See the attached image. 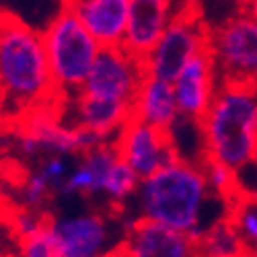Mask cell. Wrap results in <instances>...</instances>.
<instances>
[{
    "label": "cell",
    "instance_id": "cell-1",
    "mask_svg": "<svg viewBox=\"0 0 257 257\" xmlns=\"http://www.w3.org/2000/svg\"><path fill=\"white\" fill-rule=\"evenodd\" d=\"M230 204L232 200L210 187L202 163L175 157L153 175L140 179L136 196L125 210L136 218L161 222L198 239L210 224L226 218L214 210H230Z\"/></svg>",
    "mask_w": 257,
    "mask_h": 257
},
{
    "label": "cell",
    "instance_id": "cell-2",
    "mask_svg": "<svg viewBox=\"0 0 257 257\" xmlns=\"http://www.w3.org/2000/svg\"><path fill=\"white\" fill-rule=\"evenodd\" d=\"M60 103L44 35L11 11H0V125H19L39 107Z\"/></svg>",
    "mask_w": 257,
    "mask_h": 257
},
{
    "label": "cell",
    "instance_id": "cell-3",
    "mask_svg": "<svg viewBox=\"0 0 257 257\" xmlns=\"http://www.w3.org/2000/svg\"><path fill=\"white\" fill-rule=\"evenodd\" d=\"M206 159L232 171L257 159V82H220L200 119Z\"/></svg>",
    "mask_w": 257,
    "mask_h": 257
},
{
    "label": "cell",
    "instance_id": "cell-4",
    "mask_svg": "<svg viewBox=\"0 0 257 257\" xmlns=\"http://www.w3.org/2000/svg\"><path fill=\"white\" fill-rule=\"evenodd\" d=\"M41 35L58 97L68 99L76 95L101 52V44L89 33L70 7H64L41 29Z\"/></svg>",
    "mask_w": 257,
    "mask_h": 257
},
{
    "label": "cell",
    "instance_id": "cell-5",
    "mask_svg": "<svg viewBox=\"0 0 257 257\" xmlns=\"http://www.w3.org/2000/svg\"><path fill=\"white\" fill-rule=\"evenodd\" d=\"M136 216L127 210H74L50 218L66 257H103L119 251Z\"/></svg>",
    "mask_w": 257,
    "mask_h": 257
},
{
    "label": "cell",
    "instance_id": "cell-6",
    "mask_svg": "<svg viewBox=\"0 0 257 257\" xmlns=\"http://www.w3.org/2000/svg\"><path fill=\"white\" fill-rule=\"evenodd\" d=\"M17 127L19 151L25 159H41L46 155L80 157L103 142H113L103 140L87 127L68 123L60 113V103L39 107Z\"/></svg>",
    "mask_w": 257,
    "mask_h": 257
},
{
    "label": "cell",
    "instance_id": "cell-7",
    "mask_svg": "<svg viewBox=\"0 0 257 257\" xmlns=\"http://www.w3.org/2000/svg\"><path fill=\"white\" fill-rule=\"evenodd\" d=\"M208 52L220 82H257V23L243 7L210 27Z\"/></svg>",
    "mask_w": 257,
    "mask_h": 257
},
{
    "label": "cell",
    "instance_id": "cell-8",
    "mask_svg": "<svg viewBox=\"0 0 257 257\" xmlns=\"http://www.w3.org/2000/svg\"><path fill=\"white\" fill-rule=\"evenodd\" d=\"M208 37L210 27L202 19L200 9L179 11L151 52L142 58L146 74L173 80L191 58L208 50Z\"/></svg>",
    "mask_w": 257,
    "mask_h": 257
},
{
    "label": "cell",
    "instance_id": "cell-9",
    "mask_svg": "<svg viewBox=\"0 0 257 257\" xmlns=\"http://www.w3.org/2000/svg\"><path fill=\"white\" fill-rule=\"evenodd\" d=\"M146 76L144 60L123 46H107L97 54L80 93L130 103Z\"/></svg>",
    "mask_w": 257,
    "mask_h": 257
},
{
    "label": "cell",
    "instance_id": "cell-10",
    "mask_svg": "<svg viewBox=\"0 0 257 257\" xmlns=\"http://www.w3.org/2000/svg\"><path fill=\"white\" fill-rule=\"evenodd\" d=\"M113 144L119 159L140 179L153 175L157 169L177 157L167 130H161L136 117H130L123 123V127L113 138Z\"/></svg>",
    "mask_w": 257,
    "mask_h": 257
},
{
    "label": "cell",
    "instance_id": "cell-11",
    "mask_svg": "<svg viewBox=\"0 0 257 257\" xmlns=\"http://www.w3.org/2000/svg\"><path fill=\"white\" fill-rule=\"evenodd\" d=\"M60 113L72 125L87 127L103 140H113L132 117V105L78 91L68 99H60Z\"/></svg>",
    "mask_w": 257,
    "mask_h": 257
},
{
    "label": "cell",
    "instance_id": "cell-12",
    "mask_svg": "<svg viewBox=\"0 0 257 257\" xmlns=\"http://www.w3.org/2000/svg\"><path fill=\"white\" fill-rule=\"evenodd\" d=\"M171 82H173L179 115L194 121H200L204 117L220 87V78L208 50L191 58Z\"/></svg>",
    "mask_w": 257,
    "mask_h": 257
},
{
    "label": "cell",
    "instance_id": "cell-13",
    "mask_svg": "<svg viewBox=\"0 0 257 257\" xmlns=\"http://www.w3.org/2000/svg\"><path fill=\"white\" fill-rule=\"evenodd\" d=\"M121 253L125 257H198V245L183 230L136 218L125 232Z\"/></svg>",
    "mask_w": 257,
    "mask_h": 257
},
{
    "label": "cell",
    "instance_id": "cell-14",
    "mask_svg": "<svg viewBox=\"0 0 257 257\" xmlns=\"http://www.w3.org/2000/svg\"><path fill=\"white\" fill-rule=\"evenodd\" d=\"M177 13L175 0H127V29L121 46L144 58Z\"/></svg>",
    "mask_w": 257,
    "mask_h": 257
},
{
    "label": "cell",
    "instance_id": "cell-15",
    "mask_svg": "<svg viewBox=\"0 0 257 257\" xmlns=\"http://www.w3.org/2000/svg\"><path fill=\"white\" fill-rule=\"evenodd\" d=\"M117 148L113 142H103L84 155L70 167L66 181L62 183L58 196L64 198H97L101 196V187L107 171L117 161Z\"/></svg>",
    "mask_w": 257,
    "mask_h": 257
},
{
    "label": "cell",
    "instance_id": "cell-16",
    "mask_svg": "<svg viewBox=\"0 0 257 257\" xmlns=\"http://www.w3.org/2000/svg\"><path fill=\"white\" fill-rule=\"evenodd\" d=\"M70 9L101 48L123 44L127 29V0H82Z\"/></svg>",
    "mask_w": 257,
    "mask_h": 257
},
{
    "label": "cell",
    "instance_id": "cell-17",
    "mask_svg": "<svg viewBox=\"0 0 257 257\" xmlns=\"http://www.w3.org/2000/svg\"><path fill=\"white\" fill-rule=\"evenodd\" d=\"M132 117L169 132L181 117L173 82L146 74L132 101Z\"/></svg>",
    "mask_w": 257,
    "mask_h": 257
},
{
    "label": "cell",
    "instance_id": "cell-18",
    "mask_svg": "<svg viewBox=\"0 0 257 257\" xmlns=\"http://www.w3.org/2000/svg\"><path fill=\"white\" fill-rule=\"evenodd\" d=\"M198 257H243V247L232 222L220 218L196 239Z\"/></svg>",
    "mask_w": 257,
    "mask_h": 257
},
{
    "label": "cell",
    "instance_id": "cell-19",
    "mask_svg": "<svg viewBox=\"0 0 257 257\" xmlns=\"http://www.w3.org/2000/svg\"><path fill=\"white\" fill-rule=\"evenodd\" d=\"M228 220L239 234L243 257H257V196H237L230 204Z\"/></svg>",
    "mask_w": 257,
    "mask_h": 257
},
{
    "label": "cell",
    "instance_id": "cell-20",
    "mask_svg": "<svg viewBox=\"0 0 257 257\" xmlns=\"http://www.w3.org/2000/svg\"><path fill=\"white\" fill-rule=\"evenodd\" d=\"M17 257H66L50 220L29 237L17 239Z\"/></svg>",
    "mask_w": 257,
    "mask_h": 257
},
{
    "label": "cell",
    "instance_id": "cell-21",
    "mask_svg": "<svg viewBox=\"0 0 257 257\" xmlns=\"http://www.w3.org/2000/svg\"><path fill=\"white\" fill-rule=\"evenodd\" d=\"M56 194H58V191H56V187L52 185V181L35 167L31 173L27 175L23 187H21L19 198H21V206L35 208V210H44L46 204H48Z\"/></svg>",
    "mask_w": 257,
    "mask_h": 257
},
{
    "label": "cell",
    "instance_id": "cell-22",
    "mask_svg": "<svg viewBox=\"0 0 257 257\" xmlns=\"http://www.w3.org/2000/svg\"><path fill=\"white\" fill-rule=\"evenodd\" d=\"M204 173L206 179L210 183V187L216 191L218 196L234 200L237 198V187H234V171L230 167H226L220 161H214V159H206L204 163Z\"/></svg>",
    "mask_w": 257,
    "mask_h": 257
},
{
    "label": "cell",
    "instance_id": "cell-23",
    "mask_svg": "<svg viewBox=\"0 0 257 257\" xmlns=\"http://www.w3.org/2000/svg\"><path fill=\"white\" fill-rule=\"evenodd\" d=\"M50 220V216L44 212V210H35V208H25L21 206L11 218V232L15 234V239H23V237H29L35 230H39L46 222Z\"/></svg>",
    "mask_w": 257,
    "mask_h": 257
},
{
    "label": "cell",
    "instance_id": "cell-24",
    "mask_svg": "<svg viewBox=\"0 0 257 257\" xmlns=\"http://www.w3.org/2000/svg\"><path fill=\"white\" fill-rule=\"evenodd\" d=\"M0 257H17V239L9 230L0 228Z\"/></svg>",
    "mask_w": 257,
    "mask_h": 257
},
{
    "label": "cell",
    "instance_id": "cell-25",
    "mask_svg": "<svg viewBox=\"0 0 257 257\" xmlns=\"http://www.w3.org/2000/svg\"><path fill=\"white\" fill-rule=\"evenodd\" d=\"M175 3L179 11H185V9H200L206 0H175Z\"/></svg>",
    "mask_w": 257,
    "mask_h": 257
},
{
    "label": "cell",
    "instance_id": "cell-26",
    "mask_svg": "<svg viewBox=\"0 0 257 257\" xmlns=\"http://www.w3.org/2000/svg\"><path fill=\"white\" fill-rule=\"evenodd\" d=\"M241 7H243V11L257 23V0H247V3L241 5Z\"/></svg>",
    "mask_w": 257,
    "mask_h": 257
},
{
    "label": "cell",
    "instance_id": "cell-27",
    "mask_svg": "<svg viewBox=\"0 0 257 257\" xmlns=\"http://www.w3.org/2000/svg\"><path fill=\"white\" fill-rule=\"evenodd\" d=\"M103 257H125V255H123L121 249H119V251H113V253H107V255H103Z\"/></svg>",
    "mask_w": 257,
    "mask_h": 257
},
{
    "label": "cell",
    "instance_id": "cell-28",
    "mask_svg": "<svg viewBox=\"0 0 257 257\" xmlns=\"http://www.w3.org/2000/svg\"><path fill=\"white\" fill-rule=\"evenodd\" d=\"M66 3V7H72V5H76V3H82V0H64Z\"/></svg>",
    "mask_w": 257,
    "mask_h": 257
},
{
    "label": "cell",
    "instance_id": "cell-29",
    "mask_svg": "<svg viewBox=\"0 0 257 257\" xmlns=\"http://www.w3.org/2000/svg\"><path fill=\"white\" fill-rule=\"evenodd\" d=\"M234 3H237V5L241 7V5H245V3H247V0H234Z\"/></svg>",
    "mask_w": 257,
    "mask_h": 257
}]
</instances>
